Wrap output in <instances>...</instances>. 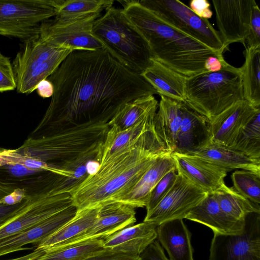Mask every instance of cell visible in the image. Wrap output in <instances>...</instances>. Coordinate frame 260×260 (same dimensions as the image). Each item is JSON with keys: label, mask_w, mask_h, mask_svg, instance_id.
<instances>
[{"label": "cell", "mask_w": 260, "mask_h": 260, "mask_svg": "<svg viewBox=\"0 0 260 260\" xmlns=\"http://www.w3.org/2000/svg\"><path fill=\"white\" fill-rule=\"evenodd\" d=\"M47 79L54 92L35 133L109 122L126 103L157 94L141 75L124 67L105 48L73 51Z\"/></svg>", "instance_id": "cell-1"}, {"label": "cell", "mask_w": 260, "mask_h": 260, "mask_svg": "<svg viewBox=\"0 0 260 260\" xmlns=\"http://www.w3.org/2000/svg\"><path fill=\"white\" fill-rule=\"evenodd\" d=\"M153 124L125 146L102 159L70 192L77 211L100 206L126 192L161 155L169 152Z\"/></svg>", "instance_id": "cell-2"}, {"label": "cell", "mask_w": 260, "mask_h": 260, "mask_svg": "<svg viewBox=\"0 0 260 260\" xmlns=\"http://www.w3.org/2000/svg\"><path fill=\"white\" fill-rule=\"evenodd\" d=\"M109 122L89 121L28 135L21 146L10 149L12 155L45 162L72 171L77 180L88 175V164L100 162Z\"/></svg>", "instance_id": "cell-3"}, {"label": "cell", "mask_w": 260, "mask_h": 260, "mask_svg": "<svg viewBox=\"0 0 260 260\" xmlns=\"http://www.w3.org/2000/svg\"><path fill=\"white\" fill-rule=\"evenodd\" d=\"M123 13L147 43L152 59L186 77L207 72L205 60L223 56L169 25L138 1H123Z\"/></svg>", "instance_id": "cell-4"}, {"label": "cell", "mask_w": 260, "mask_h": 260, "mask_svg": "<svg viewBox=\"0 0 260 260\" xmlns=\"http://www.w3.org/2000/svg\"><path fill=\"white\" fill-rule=\"evenodd\" d=\"M68 178L50 172L25 185L15 215L0 228V240L21 233L74 205Z\"/></svg>", "instance_id": "cell-5"}, {"label": "cell", "mask_w": 260, "mask_h": 260, "mask_svg": "<svg viewBox=\"0 0 260 260\" xmlns=\"http://www.w3.org/2000/svg\"><path fill=\"white\" fill-rule=\"evenodd\" d=\"M244 99L240 68L226 61L218 71L186 78L184 102L207 122Z\"/></svg>", "instance_id": "cell-6"}, {"label": "cell", "mask_w": 260, "mask_h": 260, "mask_svg": "<svg viewBox=\"0 0 260 260\" xmlns=\"http://www.w3.org/2000/svg\"><path fill=\"white\" fill-rule=\"evenodd\" d=\"M93 36L120 64L141 75L150 65L152 56L149 46L125 17L122 9L113 6L94 22Z\"/></svg>", "instance_id": "cell-7"}, {"label": "cell", "mask_w": 260, "mask_h": 260, "mask_svg": "<svg viewBox=\"0 0 260 260\" xmlns=\"http://www.w3.org/2000/svg\"><path fill=\"white\" fill-rule=\"evenodd\" d=\"M24 44L12 62L16 89L22 94H29L36 90L38 84L47 79L68 55L76 50L53 46L42 41L39 36Z\"/></svg>", "instance_id": "cell-8"}, {"label": "cell", "mask_w": 260, "mask_h": 260, "mask_svg": "<svg viewBox=\"0 0 260 260\" xmlns=\"http://www.w3.org/2000/svg\"><path fill=\"white\" fill-rule=\"evenodd\" d=\"M64 0H0V35L24 42L39 36L41 24L55 17Z\"/></svg>", "instance_id": "cell-9"}, {"label": "cell", "mask_w": 260, "mask_h": 260, "mask_svg": "<svg viewBox=\"0 0 260 260\" xmlns=\"http://www.w3.org/2000/svg\"><path fill=\"white\" fill-rule=\"evenodd\" d=\"M139 3L164 22L222 55L227 49L219 31L208 19L199 17L178 0H141Z\"/></svg>", "instance_id": "cell-10"}, {"label": "cell", "mask_w": 260, "mask_h": 260, "mask_svg": "<svg viewBox=\"0 0 260 260\" xmlns=\"http://www.w3.org/2000/svg\"><path fill=\"white\" fill-rule=\"evenodd\" d=\"M102 13H94L66 20L48 19L40 26L41 40L55 47L76 50H96L104 48L93 36L92 28Z\"/></svg>", "instance_id": "cell-11"}, {"label": "cell", "mask_w": 260, "mask_h": 260, "mask_svg": "<svg viewBox=\"0 0 260 260\" xmlns=\"http://www.w3.org/2000/svg\"><path fill=\"white\" fill-rule=\"evenodd\" d=\"M209 260H260L259 213L246 216L240 234L214 233Z\"/></svg>", "instance_id": "cell-12"}, {"label": "cell", "mask_w": 260, "mask_h": 260, "mask_svg": "<svg viewBox=\"0 0 260 260\" xmlns=\"http://www.w3.org/2000/svg\"><path fill=\"white\" fill-rule=\"evenodd\" d=\"M208 193L182 175L177 173L176 180L169 192L148 214L144 221L156 225L166 221L185 218Z\"/></svg>", "instance_id": "cell-13"}, {"label": "cell", "mask_w": 260, "mask_h": 260, "mask_svg": "<svg viewBox=\"0 0 260 260\" xmlns=\"http://www.w3.org/2000/svg\"><path fill=\"white\" fill-rule=\"evenodd\" d=\"M218 31L224 43L245 42L249 35L254 0H213Z\"/></svg>", "instance_id": "cell-14"}, {"label": "cell", "mask_w": 260, "mask_h": 260, "mask_svg": "<svg viewBox=\"0 0 260 260\" xmlns=\"http://www.w3.org/2000/svg\"><path fill=\"white\" fill-rule=\"evenodd\" d=\"M260 112L244 99L239 101L207 122V139L232 147L245 128Z\"/></svg>", "instance_id": "cell-15"}, {"label": "cell", "mask_w": 260, "mask_h": 260, "mask_svg": "<svg viewBox=\"0 0 260 260\" xmlns=\"http://www.w3.org/2000/svg\"><path fill=\"white\" fill-rule=\"evenodd\" d=\"M136 221L134 207L121 202L108 201L99 206L95 221L84 234L61 246L49 249L63 247L86 240L104 239L133 225Z\"/></svg>", "instance_id": "cell-16"}, {"label": "cell", "mask_w": 260, "mask_h": 260, "mask_svg": "<svg viewBox=\"0 0 260 260\" xmlns=\"http://www.w3.org/2000/svg\"><path fill=\"white\" fill-rule=\"evenodd\" d=\"M177 172L182 175L208 194L224 184L227 172L202 158L185 153L173 152Z\"/></svg>", "instance_id": "cell-17"}, {"label": "cell", "mask_w": 260, "mask_h": 260, "mask_svg": "<svg viewBox=\"0 0 260 260\" xmlns=\"http://www.w3.org/2000/svg\"><path fill=\"white\" fill-rule=\"evenodd\" d=\"M72 205L21 233L0 240V256L19 250L29 244H38L68 222L76 214Z\"/></svg>", "instance_id": "cell-18"}, {"label": "cell", "mask_w": 260, "mask_h": 260, "mask_svg": "<svg viewBox=\"0 0 260 260\" xmlns=\"http://www.w3.org/2000/svg\"><path fill=\"white\" fill-rule=\"evenodd\" d=\"M185 153L205 159L222 168L227 173L239 169L260 172V160L250 158L231 147L207 138Z\"/></svg>", "instance_id": "cell-19"}, {"label": "cell", "mask_w": 260, "mask_h": 260, "mask_svg": "<svg viewBox=\"0 0 260 260\" xmlns=\"http://www.w3.org/2000/svg\"><path fill=\"white\" fill-rule=\"evenodd\" d=\"M156 224L144 222L123 228L103 239L106 249L139 256L157 239Z\"/></svg>", "instance_id": "cell-20"}, {"label": "cell", "mask_w": 260, "mask_h": 260, "mask_svg": "<svg viewBox=\"0 0 260 260\" xmlns=\"http://www.w3.org/2000/svg\"><path fill=\"white\" fill-rule=\"evenodd\" d=\"M186 219L205 225L214 233L237 235L241 233L245 221L235 220L220 208L213 193L207 196L186 215Z\"/></svg>", "instance_id": "cell-21"}, {"label": "cell", "mask_w": 260, "mask_h": 260, "mask_svg": "<svg viewBox=\"0 0 260 260\" xmlns=\"http://www.w3.org/2000/svg\"><path fill=\"white\" fill-rule=\"evenodd\" d=\"M176 169L172 153L160 156L143 175L136 184L126 192L113 201L121 202L136 208L146 207L150 193L169 171Z\"/></svg>", "instance_id": "cell-22"}, {"label": "cell", "mask_w": 260, "mask_h": 260, "mask_svg": "<svg viewBox=\"0 0 260 260\" xmlns=\"http://www.w3.org/2000/svg\"><path fill=\"white\" fill-rule=\"evenodd\" d=\"M157 238L167 250L169 260H193L191 234L183 219L166 221L156 228Z\"/></svg>", "instance_id": "cell-23"}, {"label": "cell", "mask_w": 260, "mask_h": 260, "mask_svg": "<svg viewBox=\"0 0 260 260\" xmlns=\"http://www.w3.org/2000/svg\"><path fill=\"white\" fill-rule=\"evenodd\" d=\"M183 103L160 95L158 111L154 116L153 125L155 131L166 149L172 153L176 148Z\"/></svg>", "instance_id": "cell-24"}, {"label": "cell", "mask_w": 260, "mask_h": 260, "mask_svg": "<svg viewBox=\"0 0 260 260\" xmlns=\"http://www.w3.org/2000/svg\"><path fill=\"white\" fill-rule=\"evenodd\" d=\"M141 75L160 96L185 101L186 77L153 59Z\"/></svg>", "instance_id": "cell-25"}, {"label": "cell", "mask_w": 260, "mask_h": 260, "mask_svg": "<svg viewBox=\"0 0 260 260\" xmlns=\"http://www.w3.org/2000/svg\"><path fill=\"white\" fill-rule=\"evenodd\" d=\"M99 207L77 211L68 222L37 245L47 249L61 246L84 234L95 221Z\"/></svg>", "instance_id": "cell-26"}, {"label": "cell", "mask_w": 260, "mask_h": 260, "mask_svg": "<svg viewBox=\"0 0 260 260\" xmlns=\"http://www.w3.org/2000/svg\"><path fill=\"white\" fill-rule=\"evenodd\" d=\"M203 132L207 133L206 120L183 102L176 148L174 152L187 153L199 144L197 139Z\"/></svg>", "instance_id": "cell-27"}, {"label": "cell", "mask_w": 260, "mask_h": 260, "mask_svg": "<svg viewBox=\"0 0 260 260\" xmlns=\"http://www.w3.org/2000/svg\"><path fill=\"white\" fill-rule=\"evenodd\" d=\"M158 102L153 95L144 96L125 104L109 122L110 127L121 131L134 126L156 111Z\"/></svg>", "instance_id": "cell-28"}, {"label": "cell", "mask_w": 260, "mask_h": 260, "mask_svg": "<svg viewBox=\"0 0 260 260\" xmlns=\"http://www.w3.org/2000/svg\"><path fill=\"white\" fill-rule=\"evenodd\" d=\"M245 61L240 68L244 99L260 108V46L246 47Z\"/></svg>", "instance_id": "cell-29"}, {"label": "cell", "mask_w": 260, "mask_h": 260, "mask_svg": "<svg viewBox=\"0 0 260 260\" xmlns=\"http://www.w3.org/2000/svg\"><path fill=\"white\" fill-rule=\"evenodd\" d=\"M213 193L221 210L235 220L245 221L249 214L260 213L259 205L242 196L233 187H229L225 184Z\"/></svg>", "instance_id": "cell-30"}, {"label": "cell", "mask_w": 260, "mask_h": 260, "mask_svg": "<svg viewBox=\"0 0 260 260\" xmlns=\"http://www.w3.org/2000/svg\"><path fill=\"white\" fill-rule=\"evenodd\" d=\"M105 249L103 239H95L58 248L44 249L45 253L37 260H84Z\"/></svg>", "instance_id": "cell-31"}, {"label": "cell", "mask_w": 260, "mask_h": 260, "mask_svg": "<svg viewBox=\"0 0 260 260\" xmlns=\"http://www.w3.org/2000/svg\"><path fill=\"white\" fill-rule=\"evenodd\" d=\"M156 112L151 113L136 125L124 130L119 131L110 127L102 147L101 160L127 145L150 127L153 123Z\"/></svg>", "instance_id": "cell-32"}, {"label": "cell", "mask_w": 260, "mask_h": 260, "mask_svg": "<svg viewBox=\"0 0 260 260\" xmlns=\"http://www.w3.org/2000/svg\"><path fill=\"white\" fill-rule=\"evenodd\" d=\"M113 0L64 1L55 18L66 20L87 15L102 13L113 6Z\"/></svg>", "instance_id": "cell-33"}, {"label": "cell", "mask_w": 260, "mask_h": 260, "mask_svg": "<svg viewBox=\"0 0 260 260\" xmlns=\"http://www.w3.org/2000/svg\"><path fill=\"white\" fill-rule=\"evenodd\" d=\"M231 148L250 158L260 160V112L245 128Z\"/></svg>", "instance_id": "cell-34"}, {"label": "cell", "mask_w": 260, "mask_h": 260, "mask_svg": "<svg viewBox=\"0 0 260 260\" xmlns=\"http://www.w3.org/2000/svg\"><path fill=\"white\" fill-rule=\"evenodd\" d=\"M231 178L234 188L251 202L260 204V172L237 170Z\"/></svg>", "instance_id": "cell-35"}, {"label": "cell", "mask_w": 260, "mask_h": 260, "mask_svg": "<svg viewBox=\"0 0 260 260\" xmlns=\"http://www.w3.org/2000/svg\"><path fill=\"white\" fill-rule=\"evenodd\" d=\"M176 169L167 173L154 187L146 206V214H149L160 202L173 186L176 177Z\"/></svg>", "instance_id": "cell-36"}, {"label": "cell", "mask_w": 260, "mask_h": 260, "mask_svg": "<svg viewBox=\"0 0 260 260\" xmlns=\"http://www.w3.org/2000/svg\"><path fill=\"white\" fill-rule=\"evenodd\" d=\"M16 87L12 63L9 57L0 53V92L13 90Z\"/></svg>", "instance_id": "cell-37"}, {"label": "cell", "mask_w": 260, "mask_h": 260, "mask_svg": "<svg viewBox=\"0 0 260 260\" xmlns=\"http://www.w3.org/2000/svg\"><path fill=\"white\" fill-rule=\"evenodd\" d=\"M245 42L249 47L260 46V10L257 5L252 10L249 33Z\"/></svg>", "instance_id": "cell-38"}, {"label": "cell", "mask_w": 260, "mask_h": 260, "mask_svg": "<svg viewBox=\"0 0 260 260\" xmlns=\"http://www.w3.org/2000/svg\"><path fill=\"white\" fill-rule=\"evenodd\" d=\"M139 260H169L156 239L150 243L139 255Z\"/></svg>", "instance_id": "cell-39"}, {"label": "cell", "mask_w": 260, "mask_h": 260, "mask_svg": "<svg viewBox=\"0 0 260 260\" xmlns=\"http://www.w3.org/2000/svg\"><path fill=\"white\" fill-rule=\"evenodd\" d=\"M84 260H139V256L130 255L106 249L103 252Z\"/></svg>", "instance_id": "cell-40"}, {"label": "cell", "mask_w": 260, "mask_h": 260, "mask_svg": "<svg viewBox=\"0 0 260 260\" xmlns=\"http://www.w3.org/2000/svg\"><path fill=\"white\" fill-rule=\"evenodd\" d=\"M210 7V4L207 0H192L189 8L199 17L208 19L213 15Z\"/></svg>", "instance_id": "cell-41"}, {"label": "cell", "mask_w": 260, "mask_h": 260, "mask_svg": "<svg viewBox=\"0 0 260 260\" xmlns=\"http://www.w3.org/2000/svg\"><path fill=\"white\" fill-rule=\"evenodd\" d=\"M1 167L6 169L9 174L15 177L25 176L30 174L41 173V172L30 170L24 165L16 162H8L4 164Z\"/></svg>", "instance_id": "cell-42"}, {"label": "cell", "mask_w": 260, "mask_h": 260, "mask_svg": "<svg viewBox=\"0 0 260 260\" xmlns=\"http://www.w3.org/2000/svg\"><path fill=\"white\" fill-rule=\"evenodd\" d=\"M20 186L13 178L0 175V201Z\"/></svg>", "instance_id": "cell-43"}, {"label": "cell", "mask_w": 260, "mask_h": 260, "mask_svg": "<svg viewBox=\"0 0 260 260\" xmlns=\"http://www.w3.org/2000/svg\"><path fill=\"white\" fill-rule=\"evenodd\" d=\"M26 195V189L24 186H21L16 189L12 193L7 196L0 201V203L8 205H13L20 203Z\"/></svg>", "instance_id": "cell-44"}, {"label": "cell", "mask_w": 260, "mask_h": 260, "mask_svg": "<svg viewBox=\"0 0 260 260\" xmlns=\"http://www.w3.org/2000/svg\"><path fill=\"white\" fill-rule=\"evenodd\" d=\"M20 203L13 205L0 203V228L15 215Z\"/></svg>", "instance_id": "cell-45"}, {"label": "cell", "mask_w": 260, "mask_h": 260, "mask_svg": "<svg viewBox=\"0 0 260 260\" xmlns=\"http://www.w3.org/2000/svg\"><path fill=\"white\" fill-rule=\"evenodd\" d=\"M226 62L223 56H212L209 57L205 62V69L208 72H214L219 71Z\"/></svg>", "instance_id": "cell-46"}, {"label": "cell", "mask_w": 260, "mask_h": 260, "mask_svg": "<svg viewBox=\"0 0 260 260\" xmlns=\"http://www.w3.org/2000/svg\"><path fill=\"white\" fill-rule=\"evenodd\" d=\"M36 90L38 94L42 98L52 97L54 92V87L52 82L48 79L40 81L37 85Z\"/></svg>", "instance_id": "cell-47"}, {"label": "cell", "mask_w": 260, "mask_h": 260, "mask_svg": "<svg viewBox=\"0 0 260 260\" xmlns=\"http://www.w3.org/2000/svg\"><path fill=\"white\" fill-rule=\"evenodd\" d=\"M44 253V249L37 247L35 250L28 254L9 260H37Z\"/></svg>", "instance_id": "cell-48"}, {"label": "cell", "mask_w": 260, "mask_h": 260, "mask_svg": "<svg viewBox=\"0 0 260 260\" xmlns=\"http://www.w3.org/2000/svg\"><path fill=\"white\" fill-rule=\"evenodd\" d=\"M4 149V148H0V151H2Z\"/></svg>", "instance_id": "cell-49"}]
</instances>
